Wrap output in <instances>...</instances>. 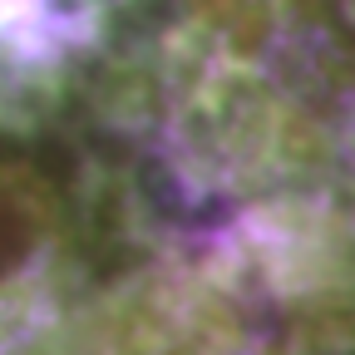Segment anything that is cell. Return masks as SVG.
<instances>
[{"label":"cell","instance_id":"obj_1","mask_svg":"<svg viewBox=\"0 0 355 355\" xmlns=\"http://www.w3.org/2000/svg\"><path fill=\"white\" fill-rule=\"evenodd\" d=\"M69 355H212L198 326L158 296H133L114 306Z\"/></svg>","mask_w":355,"mask_h":355}]
</instances>
